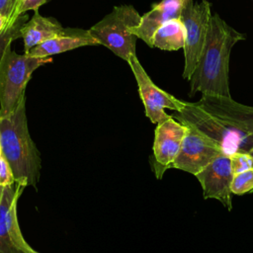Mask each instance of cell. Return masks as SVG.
Returning <instances> with one entry per match:
<instances>
[{
    "mask_svg": "<svg viewBox=\"0 0 253 253\" xmlns=\"http://www.w3.org/2000/svg\"><path fill=\"white\" fill-rule=\"evenodd\" d=\"M12 26H13V25H12ZM9 27H11V26H10V23H9V19H8L6 16L0 14V35H1L4 31H6Z\"/></svg>",
    "mask_w": 253,
    "mask_h": 253,
    "instance_id": "22",
    "label": "cell"
},
{
    "mask_svg": "<svg viewBox=\"0 0 253 253\" xmlns=\"http://www.w3.org/2000/svg\"><path fill=\"white\" fill-rule=\"evenodd\" d=\"M233 175L253 168V157L249 152H235L229 156Z\"/></svg>",
    "mask_w": 253,
    "mask_h": 253,
    "instance_id": "18",
    "label": "cell"
},
{
    "mask_svg": "<svg viewBox=\"0 0 253 253\" xmlns=\"http://www.w3.org/2000/svg\"><path fill=\"white\" fill-rule=\"evenodd\" d=\"M15 183L16 182H15L12 169L1 152L0 153V188L8 187V186L14 185Z\"/></svg>",
    "mask_w": 253,
    "mask_h": 253,
    "instance_id": "20",
    "label": "cell"
},
{
    "mask_svg": "<svg viewBox=\"0 0 253 253\" xmlns=\"http://www.w3.org/2000/svg\"><path fill=\"white\" fill-rule=\"evenodd\" d=\"M0 147L15 182L36 187L40 178L41 156L28 127L26 96L12 114L0 117Z\"/></svg>",
    "mask_w": 253,
    "mask_h": 253,
    "instance_id": "3",
    "label": "cell"
},
{
    "mask_svg": "<svg viewBox=\"0 0 253 253\" xmlns=\"http://www.w3.org/2000/svg\"><path fill=\"white\" fill-rule=\"evenodd\" d=\"M26 186L0 188V253H39L25 240L17 216L18 201Z\"/></svg>",
    "mask_w": 253,
    "mask_h": 253,
    "instance_id": "7",
    "label": "cell"
},
{
    "mask_svg": "<svg viewBox=\"0 0 253 253\" xmlns=\"http://www.w3.org/2000/svg\"><path fill=\"white\" fill-rule=\"evenodd\" d=\"M187 127L181 149L169 168L180 169L196 176L213 159L224 153L211 138L190 126Z\"/></svg>",
    "mask_w": 253,
    "mask_h": 253,
    "instance_id": "9",
    "label": "cell"
},
{
    "mask_svg": "<svg viewBox=\"0 0 253 253\" xmlns=\"http://www.w3.org/2000/svg\"><path fill=\"white\" fill-rule=\"evenodd\" d=\"M18 0H0V14L9 19L10 26L15 24L14 14L17 8Z\"/></svg>",
    "mask_w": 253,
    "mask_h": 253,
    "instance_id": "21",
    "label": "cell"
},
{
    "mask_svg": "<svg viewBox=\"0 0 253 253\" xmlns=\"http://www.w3.org/2000/svg\"><path fill=\"white\" fill-rule=\"evenodd\" d=\"M172 117L211 138L225 155L253 148V107L231 97L202 95L198 102H187Z\"/></svg>",
    "mask_w": 253,
    "mask_h": 253,
    "instance_id": "1",
    "label": "cell"
},
{
    "mask_svg": "<svg viewBox=\"0 0 253 253\" xmlns=\"http://www.w3.org/2000/svg\"><path fill=\"white\" fill-rule=\"evenodd\" d=\"M211 16V3L208 0H201L200 2H195L194 0L184 1L180 15L186 32L185 45L183 47L185 55L184 79H190L202 55Z\"/></svg>",
    "mask_w": 253,
    "mask_h": 253,
    "instance_id": "6",
    "label": "cell"
},
{
    "mask_svg": "<svg viewBox=\"0 0 253 253\" xmlns=\"http://www.w3.org/2000/svg\"><path fill=\"white\" fill-rule=\"evenodd\" d=\"M48 0H18L17 8L14 14V20L17 21L19 17L25 15L26 12L30 10H34L35 12L39 10V8L45 4Z\"/></svg>",
    "mask_w": 253,
    "mask_h": 253,
    "instance_id": "19",
    "label": "cell"
},
{
    "mask_svg": "<svg viewBox=\"0 0 253 253\" xmlns=\"http://www.w3.org/2000/svg\"><path fill=\"white\" fill-rule=\"evenodd\" d=\"M230 190L231 193L235 195L253 192V168L234 175Z\"/></svg>",
    "mask_w": 253,
    "mask_h": 253,
    "instance_id": "17",
    "label": "cell"
},
{
    "mask_svg": "<svg viewBox=\"0 0 253 253\" xmlns=\"http://www.w3.org/2000/svg\"><path fill=\"white\" fill-rule=\"evenodd\" d=\"M233 176L229 156L225 154L217 156L196 175L203 188L204 198L219 201L228 211L232 209L230 186Z\"/></svg>",
    "mask_w": 253,
    "mask_h": 253,
    "instance_id": "11",
    "label": "cell"
},
{
    "mask_svg": "<svg viewBox=\"0 0 253 253\" xmlns=\"http://www.w3.org/2000/svg\"><path fill=\"white\" fill-rule=\"evenodd\" d=\"M67 31L68 28H63L54 18L42 16L39 11H36L31 20L27 21L21 29L25 53L47 40L64 35Z\"/></svg>",
    "mask_w": 253,
    "mask_h": 253,
    "instance_id": "14",
    "label": "cell"
},
{
    "mask_svg": "<svg viewBox=\"0 0 253 253\" xmlns=\"http://www.w3.org/2000/svg\"><path fill=\"white\" fill-rule=\"evenodd\" d=\"M245 35L227 25L217 14H211L204 50L191 75L190 96L202 95L231 97L229 90V58L235 43Z\"/></svg>",
    "mask_w": 253,
    "mask_h": 253,
    "instance_id": "2",
    "label": "cell"
},
{
    "mask_svg": "<svg viewBox=\"0 0 253 253\" xmlns=\"http://www.w3.org/2000/svg\"><path fill=\"white\" fill-rule=\"evenodd\" d=\"M184 1L161 0L157 4H154L150 11L141 16L139 25L132 29V33L148 46L153 47L152 41L155 32L164 23L180 18Z\"/></svg>",
    "mask_w": 253,
    "mask_h": 253,
    "instance_id": "12",
    "label": "cell"
},
{
    "mask_svg": "<svg viewBox=\"0 0 253 253\" xmlns=\"http://www.w3.org/2000/svg\"><path fill=\"white\" fill-rule=\"evenodd\" d=\"M27 21H28V17L26 15L19 17L13 26L9 27L6 31H4L0 35V60L2 58V55L6 47L9 44H12V42L16 39L21 37V29Z\"/></svg>",
    "mask_w": 253,
    "mask_h": 253,
    "instance_id": "16",
    "label": "cell"
},
{
    "mask_svg": "<svg viewBox=\"0 0 253 253\" xmlns=\"http://www.w3.org/2000/svg\"><path fill=\"white\" fill-rule=\"evenodd\" d=\"M140 20L141 16L132 6H117L88 31L99 44L108 47L127 62L130 57L136 55L137 37L132 33V29L139 25Z\"/></svg>",
    "mask_w": 253,
    "mask_h": 253,
    "instance_id": "5",
    "label": "cell"
},
{
    "mask_svg": "<svg viewBox=\"0 0 253 253\" xmlns=\"http://www.w3.org/2000/svg\"><path fill=\"white\" fill-rule=\"evenodd\" d=\"M186 32L181 19L164 23L154 34L152 45L163 50H178L185 45Z\"/></svg>",
    "mask_w": 253,
    "mask_h": 253,
    "instance_id": "15",
    "label": "cell"
},
{
    "mask_svg": "<svg viewBox=\"0 0 253 253\" xmlns=\"http://www.w3.org/2000/svg\"><path fill=\"white\" fill-rule=\"evenodd\" d=\"M188 127L173 117L157 125L153 141L154 171L161 179L166 169L177 157Z\"/></svg>",
    "mask_w": 253,
    "mask_h": 253,
    "instance_id": "10",
    "label": "cell"
},
{
    "mask_svg": "<svg viewBox=\"0 0 253 253\" xmlns=\"http://www.w3.org/2000/svg\"><path fill=\"white\" fill-rule=\"evenodd\" d=\"M52 61L51 57L19 54L9 44L0 60V117L12 114L23 97L36 69Z\"/></svg>",
    "mask_w": 253,
    "mask_h": 253,
    "instance_id": "4",
    "label": "cell"
},
{
    "mask_svg": "<svg viewBox=\"0 0 253 253\" xmlns=\"http://www.w3.org/2000/svg\"><path fill=\"white\" fill-rule=\"evenodd\" d=\"M127 63L136 80L145 115L151 123L158 125L172 117L164 109H170L175 112H180L184 109L187 102L175 98L156 86L140 64L136 55L130 57Z\"/></svg>",
    "mask_w": 253,
    "mask_h": 253,
    "instance_id": "8",
    "label": "cell"
},
{
    "mask_svg": "<svg viewBox=\"0 0 253 253\" xmlns=\"http://www.w3.org/2000/svg\"><path fill=\"white\" fill-rule=\"evenodd\" d=\"M0 153H1V147H0Z\"/></svg>",
    "mask_w": 253,
    "mask_h": 253,
    "instance_id": "24",
    "label": "cell"
},
{
    "mask_svg": "<svg viewBox=\"0 0 253 253\" xmlns=\"http://www.w3.org/2000/svg\"><path fill=\"white\" fill-rule=\"evenodd\" d=\"M249 153H250V155L253 157V148L250 150V152H249Z\"/></svg>",
    "mask_w": 253,
    "mask_h": 253,
    "instance_id": "23",
    "label": "cell"
},
{
    "mask_svg": "<svg viewBox=\"0 0 253 253\" xmlns=\"http://www.w3.org/2000/svg\"><path fill=\"white\" fill-rule=\"evenodd\" d=\"M98 42L88 30L70 29L61 36L47 40L33 47L26 54L35 57H50L51 55L87 45H97Z\"/></svg>",
    "mask_w": 253,
    "mask_h": 253,
    "instance_id": "13",
    "label": "cell"
}]
</instances>
